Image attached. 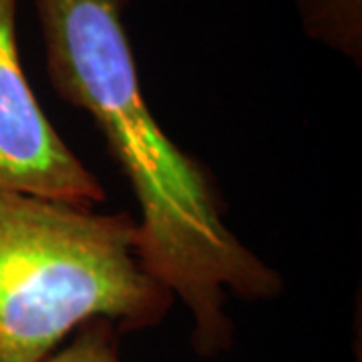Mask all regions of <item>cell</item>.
I'll use <instances>...</instances> for the list:
<instances>
[{"label": "cell", "mask_w": 362, "mask_h": 362, "mask_svg": "<svg viewBox=\"0 0 362 362\" xmlns=\"http://www.w3.org/2000/svg\"><path fill=\"white\" fill-rule=\"evenodd\" d=\"M35 2L51 85L89 113L139 204L143 266L187 308L199 356L230 350L228 298L272 300L284 290L280 274L230 230L207 169L151 113L123 25L125 0Z\"/></svg>", "instance_id": "1"}, {"label": "cell", "mask_w": 362, "mask_h": 362, "mask_svg": "<svg viewBox=\"0 0 362 362\" xmlns=\"http://www.w3.org/2000/svg\"><path fill=\"white\" fill-rule=\"evenodd\" d=\"M175 298L139 258L137 220L0 187V362H45L85 322H163Z\"/></svg>", "instance_id": "2"}, {"label": "cell", "mask_w": 362, "mask_h": 362, "mask_svg": "<svg viewBox=\"0 0 362 362\" xmlns=\"http://www.w3.org/2000/svg\"><path fill=\"white\" fill-rule=\"evenodd\" d=\"M16 13L18 0H0V187L99 206L107 197L103 183L61 139L26 81Z\"/></svg>", "instance_id": "3"}, {"label": "cell", "mask_w": 362, "mask_h": 362, "mask_svg": "<svg viewBox=\"0 0 362 362\" xmlns=\"http://www.w3.org/2000/svg\"><path fill=\"white\" fill-rule=\"evenodd\" d=\"M304 33L354 65L362 63V0H296Z\"/></svg>", "instance_id": "4"}, {"label": "cell", "mask_w": 362, "mask_h": 362, "mask_svg": "<svg viewBox=\"0 0 362 362\" xmlns=\"http://www.w3.org/2000/svg\"><path fill=\"white\" fill-rule=\"evenodd\" d=\"M45 362H121L119 328L107 318L89 320Z\"/></svg>", "instance_id": "5"}]
</instances>
